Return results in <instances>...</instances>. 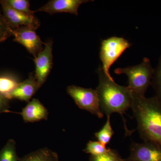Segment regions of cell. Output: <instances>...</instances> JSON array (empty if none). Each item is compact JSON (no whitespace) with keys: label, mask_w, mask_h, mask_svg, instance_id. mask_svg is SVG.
Segmentation results:
<instances>
[{"label":"cell","mask_w":161,"mask_h":161,"mask_svg":"<svg viewBox=\"0 0 161 161\" xmlns=\"http://www.w3.org/2000/svg\"><path fill=\"white\" fill-rule=\"evenodd\" d=\"M131 108L137 124V130L144 141L161 145V104L155 96L132 93Z\"/></svg>","instance_id":"1"},{"label":"cell","mask_w":161,"mask_h":161,"mask_svg":"<svg viewBox=\"0 0 161 161\" xmlns=\"http://www.w3.org/2000/svg\"><path fill=\"white\" fill-rule=\"evenodd\" d=\"M99 83L96 91L99 98L100 109L107 116L118 113L122 116L132 104V93L127 87L115 83L112 77L107 76L101 66L97 70Z\"/></svg>","instance_id":"2"},{"label":"cell","mask_w":161,"mask_h":161,"mask_svg":"<svg viewBox=\"0 0 161 161\" xmlns=\"http://www.w3.org/2000/svg\"><path fill=\"white\" fill-rule=\"evenodd\" d=\"M154 71L150 60L146 58L140 64L124 68H119L115 70V73L117 75H127L129 83L127 87L131 93L145 95L151 85Z\"/></svg>","instance_id":"3"},{"label":"cell","mask_w":161,"mask_h":161,"mask_svg":"<svg viewBox=\"0 0 161 161\" xmlns=\"http://www.w3.org/2000/svg\"><path fill=\"white\" fill-rule=\"evenodd\" d=\"M131 45L128 40L122 37L114 36L103 40L100 58L102 62V68L107 76L112 77L109 73L110 67Z\"/></svg>","instance_id":"4"},{"label":"cell","mask_w":161,"mask_h":161,"mask_svg":"<svg viewBox=\"0 0 161 161\" xmlns=\"http://www.w3.org/2000/svg\"><path fill=\"white\" fill-rule=\"evenodd\" d=\"M67 92L81 109L88 111L98 118H103V114L100 109L96 90L72 85L68 87Z\"/></svg>","instance_id":"5"},{"label":"cell","mask_w":161,"mask_h":161,"mask_svg":"<svg viewBox=\"0 0 161 161\" xmlns=\"http://www.w3.org/2000/svg\"><path fill=\"white\" fill-rule=\"evenodd\" d=\"M9 31L14 37V41L23 45L30 53L36 57L43 49V43L37 34L36 30L23 26L16 29L9 27Z\"/></svg>","instance_id":"6"},{"label":"cell","mask_w":161,"mask_h":161,"mask_svg":"<svg viewBox=\"0 0 161 161\" xmlns=\"http://www.w3.org/2000/svg\"><path fill=\"white\" fill-rule=\"evenodd\" d=\"M3 9V17L6 23L12 29L27 26L36 30L40 27V20L35 15L20 12L12 8L6 1H0Z\"/></svg>","instance_id":"7"},{"label":"cell","mask_w":161,"mask_h":161,"mask_svg":"<svg viewBox=\"0 0 161 161\" xmlns=\"http://www.w3.org/2000/svg\"><path fill=\"white\" fill-rule=\"evenodd\" d=\"M53 41L49 40L45 43L43 50L35 57V76L37 82L38 88H40L46 81L53 64Z\"/></svg>","instance_id":"8"},{"label":"cell","mask_w":161,"mask_h":161,"mask_svg":"<svg viewBox=\"0 0 161 161\" xmlns=\"http://www.w3.org/2000/svg\"><path fill=\"white\" fill-rule=\"evenodd\" d=\"M125 161H161V145L150 142H133L130 148V154Z\"/></svg>","instance_id":"9"},{"label":"cell","mask_w":161,"mask_h":161,"mask_svg":"<svg viewBox=\"0 0 161 161\" xmlns=\"http://www.w3.org/2000/svg\"><path fill=\"white\" fill-rule=\"evenodd\" d=\"M93 1L89 0H51L35 10V13L43 12L53 15L60 13H68L78 15L79 6L83 3Z\"/></svg>","instance_id":"10"},{"label":"cell","mask_w":161,"mask_h":161,"mask_svg":"<svg viewBox=\"0 0 161 161\" xmlns=\"http://www.w3.org/2000/svg\"><path fill=\"white\" fill-rule=\"evenodd\" d=\"M38 90L37 82L35 75L33 73H31L27 79L19 83L9 95V99L14 98L29 102Z\"/></svg>","instance_id":"11"},{"label":"cell","mask_w":161,"mask_h":161,"mask_svg":"<svg viewBox=\"0 0 161 161\" xmlns=\"http://www.w3.org/2000/svg\"><path fill=\"white\" fill-rule=\"evenodd\" d=\"M20 114L25 122H35L47 119L48 112L40 100L33 98L23 108Z\"/></svg>","instance_id":"12"},{"label":"cell","mask_w":161,"mask_h":161,"mask_svg":"<svg viewBox=\"0 0 161 161\" xmlns=\"http://www.w3.org/2000/svg\"><path fill=\"white\" fill-rule=\"evenodd\" d=\"M19 161H59L58 153L47 148L40 149L20 158Z\"/></svg>","instance_id":"13"},{"label":"cell","mask_w":161,"mask_h":161,"mask_svg":"<svg viewBox=\"0 0 161 161\" xmlns=\"http://www.w3.org/2000/svg\"><path fill=\"white\" fill-rule=\"evenodd\" d=\"M16 152V143L14 139H9L0 150V161H19Z\"/></svg>","instance_id":"14"},{"label":"cell","mask_w":161,"mask_h":161,"mask_svg":"<svg viewBox=\"0 0 161 161\" xmlns=\"http://www.w3.org/2000/svg\"><path fill=\"white\" fill-rule=\"evenodd\" d=\"M19 83L16 79L10 76H0V94L9 99V95Z\"/></svg>","instance_id":"15"},{"label":"cell","mask_w":161,"mask_h":161,"mask_svg":"<svg viewBox=\"0 0 161 161\" xmlns=\"http://www.w3.org/2000/svg\"><path fill=\"white\" fill-rule=\"evenodd\" d=\"M110 115L107 116L106 122L104 125L101 130L95 133V137L98 139V142L105 146L110 142L114 134L110 122Z\"/></svg>","instance_id":"16"},{"label":"cell","mask_w":161,"mask_h":161,"mask_svg":"<svg viewBox=\"0 0 161 161\" xmlns=\"http://www.w3.org/2000/svg\"><path fill=\"white\" fill-rule=\"evenodd\" d=\"M151 85L155 91V97L161 104V56L158 66L154 69Z\"/></svg>","instance_id":"17"},{"label":"cell","mask_w":161,"mask_h":161,"mask_svg":"<svg viewBox=\"0 0 161 161\" xmlns=\"http://www.w3.org/2000/svg\"><path fill=\"white\" fill-rule=\"evenodd\" d=\"M7 3L12 8L17 11L30 15H34V11L30 9L28 0H8Z\"/></svg>","instance_id":"18"},{"label":"cell","mask_w":161,"mask_h":161,"mask_svg":"<svg viewBox=\"0 0 161 161\" xmlns=\"http://www.w3.org/2000/svg\"><path fill=\"white\" fill-rule=\"evenodd\" d=\"M108 150V148H107L105 146L98 141H90L83 151L86 153H90L91 155L98 156L104 154Z\"/></svg>","instance_id":"19"},{"label":"cell","mask_w":161,"mask_h":161,"mask_svg":"<svg viewBox=\"0 0 161 161\" xmlns=\"http://www.w3.org/2000/svg\"><path fill=\"white\" fill-rule=\"evenodd\" d=\"M90 161H125L116 150L108 148L106 153L98 156L91 155Z\"/></svg>","instance_id":"20"},{"label":"cell","mask_w":161,"mask_h":161,"mask_svg":"<svg viewBox=\"0 0 161 161\" xmlns=\"http://www.w3.org/2000/svg\"><path fill=\"white\" fill-rule=\"evenodd\" d=\"M10 36L12 35L9 31V27L3 16L0 14V42L5 41Z\"/></svg>","instance_id":"21"},{"label":"cell","mask_w":161,"mask_h":161,"mask_svg":"<svg viewBox=\"0 0 161 161\" xmlns=\"http://www.w3.org/2000/svg\"><path fill=\"white\" fill-rule=\"evenodd\" d=\"M9 99L0 94V114L10 112L9 111Z\"/></svg>","instance_id":"22"},{"label":"cell","mask_w":161,"mask_h":161,"mask_svg":"<svg viewBox=\"0 0 161 161\" xmlns=\"http://www.w3.org/2000/svg\"></svg>","instance_id":"23"}]
</instances>
